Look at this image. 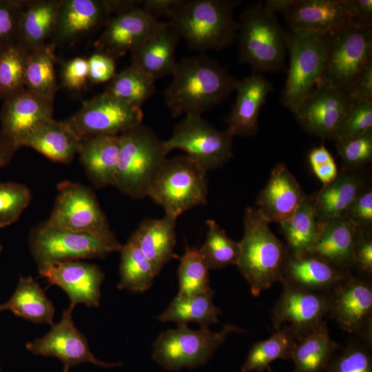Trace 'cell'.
Here are the masks:
<instances>
[{"mask_svg":"<svg viewBox=\"0 0 372 372\" xmlns=\"http://www.w3.org/2000/svg\"><path fill=\"white\" fill-rule=\"evenodd\" d=\"M81 141L65 120L52 118L28 139L24 147L35 149L52 161L69 164L77 154Z\"/></svg>","mask_w":372,"mask_h":372,"instance_id":"obj_31","label":"cell"},{"mask_svg":"<svg viewBox=\"0 0 372 372\" xmlns=\"http://www.w3.org/2000/svg\"><path fill=\"white\" fill-rule=\"evenodd\" d=\"M333 160V156L323 144L312 149L308 155V161L311 168L321 165Z\"/></svg>","mask_w":372,"mask_h":372,"instance_id":"obj_58","label":"cell"},{"mask_svg":"<svg viewBox=\"0 0 372 372\" xmlns=\"http://www.w3.org/2000/svg\"><path fill=\"white\" fill-rule=\"evenodd\" d=\"M119 265V289H126L132 293H143L152 285L156 274L135 240L131 236L122 245Z\"/></svg>","mask_w":372,"mask_h":372,"instance_id":"obj_38","label":"cell"},{"mask_svg":"<svg viewBox=\"0 0 372 372\" xmlns=\"http://www.w3.org/2000/svg\"><path fill=\"white\" fill-rule=\"evenodd\" d=\"M61 0H25L18 42L28 51L41 48L51 38Z\"/></svg>","mask_w":372,"mask_h":372,"instance_id":"obj_32","label":"cell"},{"mask_svg":"<svg viewBox=\"0 0 372 372\" xmlns=\"http://www.w3.org/2000/svg\"><path fill=\"white\" fill-rule=\"evenodd\" d=\"M10 311L34 323L52 325L54 307L39 284L32 277L20 276L11 298L0 304V312Z\"/></svg>","mask_w":372,"mask_h":372,"instance_id":"obj_33","label":"cell"},{"mask_svg":"<svg viewBox=\"0 0 372 372\" xmlns=\"http://www.w3.org/2000/svg\"><path fill=\"white\" fill-rule=\"evenodd\" d=\"M282 291L271 310L273 328L285 324L300 336L307 334L327 324L329 316V294L308 291L282 285Z\"/></svg>","mask_w":372,"mask_h":372,"instance_id":"obj_18","label":"cell"},{"mask_svg":"<svg viewBox=\"0 0 372 372\" xmlns=\"http://www.w3.org/2000/svg\"><path fill=\"white\" fill-rule=\"evenodd\" d=\"M155 81L137 67L130 65L116 73L104 92L136 107L141 105L155 92Z\"/></svg>","mask_w":372,"mask_h":372,"instance_id":"obj_40","label":"cell"},{"mask_svg":"<svg viewBox=\"0 0 372 372\" xmlns=\"http://www.w3.org/2000/svg\"><path fill=\"white\" fill-rule=\"evenodd\" d=\"M297 335L289 326L276 330L269 338L254 343L242 366V372H264L278 359L291 360Z\"/></svg>","mask_w":372,"mask_h":372,"instance_id":"obj_37","label":"cell"},{"mask_svg":"<svg viewBox=\"0 0 372 372\" xmlns=\"http://www.w3.org/2000/svg\"><path fill=\"white\" fill-rule=\"evenodd\" d=\"M273 84L262 73L253 72L238 80L237 95L227 118V128L234 136H252L258 130V119Z\"/></svg>","mask_w":372,"mask_h":372,"instance_id":"obj_24","label":"cell"},{"mask_svg":"<svg viewBox=\"0 0 372 372\" xmlns=\"http://www.w3.org/2000/svg\"><path fill=\"white\" fill-rule=\"evenodd\" d=\"M353 100L350 109L340 125L336 141H347L372 130V101Z\"/></svg>","mask_w":372,"mask_h":372,"instance_id":"obj_46","label":"cell"},{"mask_svg":"<svg viewBox=\"0 0 372 372\" xmlns=\"http://www.w3.org/2000/svg\"><path fill=\"white\" fill-rule=\"evenodd\" d=\"M324 324L297 338L291 358V372H322L338 349Z\"/></svg>","mask_w":372,"mask_h":372,"instance_id":"obj_36","label":"cell"},{"mask_svg":"<svg viewBox=\"0 0 372 372\" xmlns=\"http://www.w3.org/2000/svg\"><path fill=\"white\" fill-rule=\"evenodd\" d=\"M336 147L344 169L356 170L372 160V130L347 141H336Z\"/></svg>","mask_w":372,"mask_h":372,"instance_id":"obj_47","label":"cell"},{"mask_svg":"<svg viewBox=\"0 0 372 372\" xmlns=\"http://www.w3.org/2000/svg\"><path fill=\"white\" fill-rule=\"evenodd\" d=\"M39 273L49 286L56 285L67 293L70 306H99L105 275L98 265L80 260L61 261L39 269Z\"/></svg>","mask_w":372,"mask_h":372,"instance_id":"obj_19","label":"cell"},{"mask_svg":"<svg viewBox=\"0 0 372 372\" xmlns=\"http://www.w3.org/2000/svg\"><path fill=\"white\" fill-rule=\"evenodd\" d=\"M353 271L358 276L371 280L372 276L371 230L357 229L353 247Z\"/></svg>","mask_w":372,"mask_h":372,"instance_id":"obj_50","label":"cell"},{"mask_svg":"<svg viewBox=\"0 0 372 372\" xmlns=\"http://www.w3.org/2000/svg\"><path fill=\"white\" fill-rule=\"evenodd\" d=\"M180 38L169 22L160 21L131 53V64L137 67L155 81L172 75L177 61L175 51Z\"/></svg>","mask_w":372,"mask_h":372,"instance_id":"obj_26","label":"cell"},{"mask_svg":"<svg viewBox=\"0 0 372 372\" xmlns=\"http://www.w3.org/2000/svg\"><path fill=\"white\" fill-rule=\"evenodd\" d=\"M178 268V292L177 296L187 297L203 293L209 287V269L198 248L190 247L186 242L185 252Z\"/></svg>","mask_w":372,"mask_h":372,"instance_id":"obj_43","label":"cell"},{"mask_svg":"<svg viewBox=\"0 0 372 372\" xmlns=\"http://www.w3.org/2000/svg\"><path fill=\"white\" fill-rule=\"evenodd\" d=\"M353 101L347 90L316 85L293 114L308 134L322 139L335 140L340 125Z\"/></svg>","mask_w":372,"mask_h":372,"instance_id":"obj_16","label":"cell"},{"mask_svg":"<svg viewBox=\"0 0 372 372\" xmlns=\"http://www.w3.org/2000/svg\"><path fill=\"white\" fill-rule=\"evenodd\" d=\"M118 138V161L112 186L133 199L148 196L167 158L165 141L143 123Z\"/></svg>","mask_w":372,"mask_h":372,"instance_id":"obj_3","label":"cell"},{"mask_svg":"<svg viewBox=\"0 0 372 372\" xmlns=\"http://www.w3.org/2000/svg\"><path fill=\"white\" fill-rule=\"evenodd\" d=\"M24 5V0H0V46L18 41Z\"/></svg>","mask_w":372,"mask_h":372,"instance_id":"obj_48","label":"cell"},{"mask_svg":"<svg viewBox=\"0 0 372 372\" xmlns=\"http://www.w3.org/2000/svg\"><path fill=\"white\" fill-rule=\"evenodd\" d=\"M172 76L163 99L174 117L201 115L227 100L238 81L218 61L203 54L177 61Z\"/></svg>","mask_w":372,"mask_h":372,"instance_id":"obj_1","label":"cell"},{"mask_svg":"<svg viewBox=\"0 0 372 372\" xmlns=\"http://www.w3.org/2000/svg\"><path fill=\"white\" fill-rule=\"evenodd\" d=\"M307 196L287 166L278 163L259 193L256 208L267 222L279 224L293 214Z\"/></svg>","mask_w":372,"mask_h":372,"instance_id":"obj_23","label":"cell"},{"mask_svg":"<svg viewBox=\"0 0 372 372\" xmlns=\"http://www.w3.org/2000/svg\"><path fill=\"white\" fill-rule=\"evenodd\" d=\"M298 0H266L263 4L269 12L276 14L280 12L287 14L297 3Z\"/></svg>","mask_w":372,"mask_h":372,"instance_id":"obj_59","label":"cell"},{"mask_svg":"<svg viewBox=\"0 0 372 372\" xmlns=\"http://www.w3.org/2000/svg\"><path fill=\"white\" fill-rule=\"evenodd\" d=\"M54 100L25 89L3 101L0 112V142L15 152L53 116Z\"/></svg>","mask_w":372,"mask_h":372,"instance_id":"obj_15","label":"cell"},{"mask_svg":"<svg viewBox=\"0 0 372 372\" xmlns=\"http://www.w3.org/2000/svg\"><path fill=\"white\" fill-rule=\"evenodd\" d=\"M349 92L353 99L372 101V59L362 69Z\"/></svg>","mask_w":372,"mask_h":372,"instance_id":"obj_53","label":"cell"},{"mask_svg":"<svg viewBox=\"0 0 372 372\" xmlns=\"http://www.w3.org/2000/svg\"><path fill=\"white\" fill-rule=\"evenodd\" d=\"M89 81L93 84L109 82L116 74L115 60L111 56L96 52L87 58Z\"/></svg>","mask_w":372,"mask_h":372,"instance_id":"obj_52","label":"cell"},{"mask_svg":"<svg viewBox=\"0 0 372 372\" xmlns=\"http://www.w3.org/2000/svg\"><path fill=\"white\" fill-rule=\"evenodd\" d=\"M352 222L358 229L371 230L372 189L366 186L356 196L342 215Z\"/></svg>","mask_w":372,"mask_h":372,"instance_id":"obj_49","label":"cell"},{"mask_svg":"<svg viewBox=\"0 0 372 372\" xmlns=\"http://www.w3.org/2000/svg\"><path fill=\"white\" fill-rule=\"evenodd\" d=\"M206 225V239L198 250L209 269L236 265L240 251L239 242L230 238L216 221L207 220Z\"/></svg>","mask_w":372,"mask_h":372,"instance_id":"obj_42","label":"cell"},{"mask_svg":"<svg viewBox=\"0 0 372 372\" xmlns=\"http://www.w3.org/2000/svg\"><path fill=\"white\" fill-rule=\"evenodd\" d=\"M353 15L352 24L362 28H372V1L347 0Z\"/></svg>","mask_w":372,"mask_h":372,"instance_id":"obj_54","label":"cell"},{"mask_svg":"<svg viewBox=\"0 0 372 372\" xmlns=\"http://www.w3.org/2000/svg\"><path fill=\"white\" fill-rule=\"evenodd\" d=\"M174 217L165 215L162 218L143 220L131 236L151 262L158 276L172 258L176 245V222Z\"/></svg>","mask_w":372,"mask_h":372,"instance_id":"obj_29","label":"cell"},{"mask_svg":"<svg viewBox=\"0 0 372 372\" xmlns=\"http://www.w3.org/2000/svg\"><path fill=\"white\" fill-rule=\"evenodd\" d=\"M207 172L186 154L167 158L148 197L163 207L165 215L177 218L207 204Z\"/></svg>","mask_w":372,"mask_h":372,"instance_id":"obj_6","label":"cell"},{"mask_svg":"<svg viewBox=\"0 0 372 372\" xmlns=\"http://www.w3.org/2000/svg\"><path fill=\"white\" fill-rule=\"evenodd\" d=\"M288 29L332 35L352 24L347 0H298L284 16Z\"/></svg>","mask_w":372,"mask_h":372,"instance_id":"obj_22","label":"cell"},{"mask_svg":"<svg viewBox=\"0 0 372 372\" xmlns=\"http://www.w3.org/2000/svg\"><path fill=\"white\" fill-rule=\"evenodd\" d=\"M110 14H119L141 6L143 1L138 0H103Z\"/></svg>","mask_w":372,"mask_h":372,"instance_id":"obj_57","label":"cell"},{"mask_svg":"<svg viewBox=\"0 0 372 372\" xmlns=\"http://www.w3.org/2000/svg\"><path fill=\"white\" fill-rule=\"evenodd\" d=\"M77 154L96 188L113 185L119 155L118 135L96 134L84 137Z\"/></svg>","mask_w":372,"mask_h":372,"instance_id":"obj_27","label":"cell"},{"mask_svg":"<svg viewBox=\"0 0 372 372\" xmlns=\"http://www.w3.org/2000/svg\"><path fill=\"white\" fill-rule=\"evenodd\" d=\"M279 225L289 254L301 256L309 253L320 231L315 193L307 196L293 214Z\"/></svg>","mask_w":372,"mask_h":372,"instance_id":"obj_34","label":"cell"},{"mask_svg":"<svg viewBox=\"0 0 372 372\" xmlns=\"http://www.w3.org/2000/svg\"><path fill=\"white\" fill-rule=\"evenodd\" d=\"M2 250H3V247L0 243V254L1 253Z\"/></svg>","mask_w":372,"mask_h":372,"instance_id":"obj_62","label":"cell"},{"mask_svg":"<svg viewBox=\"0 0 372 372\" xmlns=\"http://www.w3.org/2000/svg\"><path fill=\"white\" fill-rule=\"evenodd\" d=\"M243 225L236 265L249 284L251 294L257 297L279 282L288 249L256 207L245 209Z\"/></svg>","mask_w":372,"mask_h":372,"instance_id":"obj_4","label":"cell"},{"mask_svg":"<svg viewBox=\"0 0 372 372\" xmlns=\"http://www.w3.org/2000/svg\"><path fill=\"white\" fill-rule=\"evenodd\" d=\"M371 346L361 339L339 347L322 372H372Z\"/></svg>","mask_w":372,"mask_h":372,"instance_id":"obj_44","label":"cell"},{"mask_svg":"<svg viewBox=\"0 0 372 372\" xmlns=\"http://www.w3.org/2000/svg\"><path fill=\"white\" fill-rule=\"evenodd\" d=\"M29 243L38 269L56 262L104 258L122 247L118 240L56 227L46 220L31 230Z\"/></svg>","mask_w":372,"mask_h":372,"instance_id":"obj_8","label":"cell"},{"mask_svg":"<svg viewBox=\"0 0 372 372\" xmlns=\"http://www.w3.org/2000/svg\"><path fill=\"white\" fill-rule=\"evenodd\" d=\"M110 17L103 0H61L50 43L74 44L104 28Z\"/></svg>","mask_w":372,"mask_h":372,"instance_id":"obj_20","label":"cell"},{"mask_svg":"<svg viewBox=\"0 0 372 372\" xmlns=\"http://www.w3.org/2000/svg\"><path fill=\"white\" fill-rule=\"evenodd\" d=\"M214 291L209 290L192 296H175L167 309L158 316L163 322H174L178 326L189 322H196L202 328H209L212 324L218 322L221 310L213 302Z\"/></svg>","mask_w":372,"mask_h":372,"instance_id":"obj_35","label":"cell"},{"mask_svg":"<svg viewBox=\"0 0 372 372\" xmlns=\"http://www.w3.org/2000/svg\"><path fill=\"white\" fill-rule=\"evenodd\" d=\"M267 372H273V371H272L271 369L269 367V368L267 369Z\"/></svg>","mask_w":372,"mask_h":372,"instance_id":"obj_63","label":"cell"},{"mask_svg":"<svg viewBox=\"0 0 372 372\" xmlns=\"http://www.w3.org/2000/svg\"><path fill=\"white\" fill-rule=\"evenodd\" d=\"M329 318L342 330L372 342V283L353 273L329 293Z\"/></svg>","mask_w":372,"mask_h":372,"instance_id":"obj_14","label":"cell"},{"mask_svg":"<svg viewBox=\"0 0 372 372\" xmlns=\"http://www.w3.org/2000/svg\"><path fill=\"white\" fill-rule=\"evenodd\" d=\"M30 53L18 41L0 46V99L3 101L26 89L25 72Z\"/></svg>","mask_w":372,"mask_h":372,"instance_id":"obj_41","label":"cell"},{"mask_svg":"<svg viewBox=\"0 0 372 372\" xmlns=\"http://www.w3.org/2000/svg\"><path fill=\"white\" fill-rule=\"evenodd\" d=\"M231 324L218 332L200 327L193 330L185 325L162 332L153 343L152 359L168 371L194 368L205 364L229 335L242 332Z\"/></svg>","mask_w":372,"mask_h":372,"instance_id":"obj_9","label":"cell"},{"mask_svg":"<svg viewBox=\"0 0 372 372\" xmlns=\"http://www.w3.org/2000/svg\"><path fill=\"white\" fill-rule=\"evenodd\" d=\"M141 107L103 92L83 102L79 110L65 119L82 139L96 134L119 135L142 123Z\"/></svg>","mask_w":372,"mask_h":372,"instance_id":"obj_13","label":"cell"},{"mask_svg":"<svg viewBox=\"0 0 372 372\" xmlns=\"http://www.w3.org/2000/svg\"><path fill=\"white\" fill-rule=\"evenodd\" d=\"M371 55L372 28L351 24L329 36L326 63L316 85L349 91Z\"/></svg>","mask_w":372,"mask_h":372,"instance_id":"obj_11","label":"cell"},{"mask_svg":"<svg viewBox=\"0 0 372 372\" xmlns=\"http://www.w3.org/2000/svg\"><path fill=\"white\" fill-rule=\"evenodd\" d=\"M311 169L313 174L322 183L323 185L331 183L338 174L337 165L334 160Z\"/></svg>","mask_w":372,"mask_h":372,"instance_id":"obj_56","label":"cell"},{"mask_svg":"<svg viewBox=\"0 0 372 372\" xmlns=\"http://www.w3.org/2000/svg\"><path fill=\"white\" fill-rule=\"evenodd\" d=\"M74 309L69 305L64 309L59 322L51 325L50 331L43 337L27 343V349L37 355L55 357L69 368L85 362L105 368L121 365V363L103 362L94 355L87 338L74 324Z\"/></svg>","mask_w":372,"mask_h":372,"instance_id":"obj_17","label":"cell"},{"mask_svg":"<svg viewBox=\"0 0 372 372\" xmlns=\"http://www.w3.org/2000/svg\"><path fill=\"white\" fill-rule=\"evenodd\" d=\"M14 153L0 142V168L3 167L10 163Z\"/></svg>","mask_w":372,"mask_h":372,"instance_id":"obj_60","label":"cell"},{"mask_svg":"<svg viewBox=\"0 0 372 372\" xmlns=\"http://www.w3.org/2000/svg\"><path fill=\"white\" fill-rule=\"evenodd\" d=\"M351 273L312 254L292 256L288 252L279 282L282 285L329 294Z\"/></svg>","mask_w":372,"mask_h":372,"instance_id":"obj_25","label":"cell"},{"mask_svg":"<svg viewBox=\"0 0 372 372\" xmlns=\"http://www.w3.org/2000/svg\"><path fill=\"white\" fill-rule=\"evenodd\" d=\"M61 85L72 91L79 92L89 81L87 59L74 57L64 63L61 71Z\"/></svg>","mask_w":372,"mask_h":372,"instance_id":"obj_51","label":"cell"},{"mask_svg":"<svg viewBox=\"0 0 372 372\" xmlns=\"http://www.w3.org/2000/svg\"><path fill=\"white\" fill-rule=\"evenodd\" d=\"M178 0H145L142 8L158 19V17H167Z\"/></svg>","mask_w":372,"mask_h":372,"instance_id":"obj_55","label":"cell"},{"mask_svg":"<svg viewBox=\"0 0 372 372\" xmlns=\"http://www.w3.org/2000/svg\"><path fill=\"white\" fill-rule=\"evenodd\" d=\"M160 21L142 6L111 17L95 43L97 52L114 60L134 49L159 24Z\"/></svg>","mask_w":372,"mask_h":372,"instance_id":"obj_21","label":"cell"},{"mask_svg":"<svg viewBox=\"0 0 372 372\" xmlns=\"http://www.w3.org/2000/svg\"><path fill=\"white\" fill-rule=\"evenodd\" d=\"M233 138L228 130H218L201 115L188 114L174 125L165 144L168 152L183 150L208 172L222 167L233 156Z\"/></svg>","mask_w":372,"mask_h":372,"instance_id":"obj_10","label":"cell"},{"mask_svg":"<svg viewBox=\"0 0 372 372\" xmlns=\"http://www.w3.org/2000/svg\"><path fill=\"white\" fill-rule=\"evenodd\" d=\"M364 176L356 170L342 169L329 184L315 192L316 209L319 228L342 216L366 187Z\"/></svg>","mask_w":372,"mask_h":372,"instance_id":"obj_30","label":"cell"},{"mask_svg":"<svg viewBox=\"0 0 372 372\" xmlns=\"http://www.w3.org/2000/svg\"><path fill=\"white\" fill-rule=\"evenodd\" d=\"M238 0H178L167 17L189 48L204 53L222 50L236 40L238 23L234 17Z\"/></svg>","mask_w":372,"mask_h":372,"instance_id":"obj_2","label":"cell"},{"mask_svg":"<svg viewBox=\"0 0 372 372\" xmlns=\"http://www.w3.org/2000/svg\"><path fill=\"white\" fill-rule=\"evenodd\" d=\"M286 37L289 67L281 103L293 114L321 76L327 59L329 36L288 29Z\"/></svg>","mask_w":372,"mask_h":372,"instance_id":"obj_7","label":"cell"},{"mask_svg":"<svg viewBox=\"0 0 372 372\" xmlns=\"http://www.w3.org/2000/svg\"><path fill=\"white\" fill-rule=\"evenodd\" d=\"M54 48L52 44L47 43L32 51L25 72V86L27 90L53 100L59 89L54 68Z\"/></svg>","mask_w":372,"mask_h":372,"instance_id":"obj_39","label":"cell"},{"mask_svg":"<svg viewBox=\"0 0 372 372\" xmlns=\"http://www.w3.org/2000/svg\"><path fill=\"white\" fill-rule=\"evenodd\" d=\"M69 369H70V368L68 366H64L63 369V371L61 372H68Z\"/></svg>","mask_w":372,"mask_h":372,"instance_id":"obj_61","label":"cell"},{"mask_svg":"<svg viewBox=\"0 0 372 372\" xmlns=\"http://www.w3.org/2000/svg\"><path fill=\"white\" fill-rule=\"evenodd\" d=\"M31 199V191L25 185L0 183V227L16 222Z\"/></svg>","mask_w":372,"mask_h":372,"instance_id":"obj_45","label":"cell"},{"mask_svg":"<svg viewBox=\"0 0 372 372\" xmlns=\"http://www.w3.org/2000/svg\"><path fill=\"white\" fill-rule=\"evenodd\" d=\"M238 41L239 63L254 72H278L285 68L287 31L275 14L259 1L246 7L239 16Z\"/></svg>","mask_w":372,"mask_h":372,"instance_id":"obj_5","label":"cell"},{"mask_svg":"<svg viewBox=\"0 0 372 372\" xmlns=\"http://www.w3.org/2000/svg\"><path fill=\"white\" fill-rule=\"evenodd\" d=\"M358 228L344 216L335 218L320 227L318 238L309 254L332 265L353 273V247Z\"/></svg>","mask_w":372,"mask_h":372,"instance_id":"obj_28","label":"cell"},{"mask_svg":"<svg viewBox=\"0 0 372 372\" xmlns=\"http://www.w3.org/2000/svg\"><path fill=\"white\" fill-rule=\"evenodd\" d=\"M54 208L46 221L56 227L116 240L93 190L64 180L58 186Z\"/></svg>","mask_w":372,"mask_h":372,"instance_id":"obj_12","label":"cell"}]
</instances>
